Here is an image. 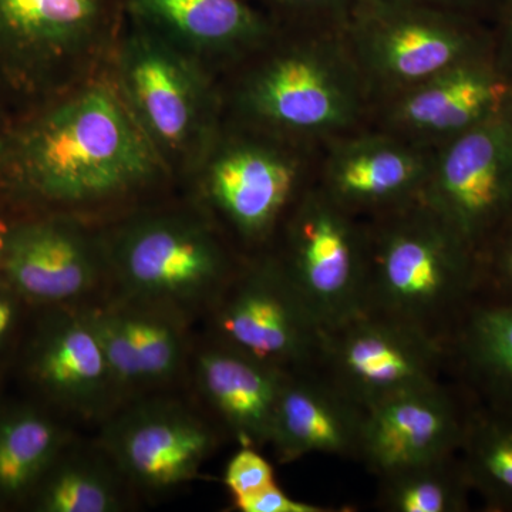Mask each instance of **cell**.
<instances>
[{"label": "cell", "instance_id": "31", "mask_svg": "<svg viewBox=\"0 0 512 512\" xmlns=\"http://www.w3.org/2000/svg\"><path fill=\"white\" fill-rule=\"evenodd\" d=\"M224 484L232 500L248 497L276 484L274 467L255 447L241 446L228 461Z\"/></svg>", "mask_w": 512, "mask_h": 512}, {"label": "cell", "instance_id": "16", "mask_svg": "<svg viewBox=\"0 0 512 512\" xmlns=\"http://www.w3.org/2000/svg\"><path fill=\"white\" fill-rule=\"evenodd\" d=\"M511 96L512 79L491 53L376 104L369 124L434 150L503 113Z\"/></svg>", "mask_w": 512, "mask_h": 512}, {"label": "cell", "instance_id": "14", "mask_svg": "<svg viewBox=\"0 0 512 512\" xmlns=\"http://www.w3.org/2000/svg\"><path fill=\"white\" fill-rule=\"evenodd\" d=\"M421 200L480 256L512 217V120L505 110L434 148Z\"/></svg>", "mask_w": 512, "mask_h": 512}, {"label": "cell", "instance_id": "32", "mask_svg": "<svg viewBox=\"0 0 512 512\" xmlns=\"http://www.w3.org/2000/svg\"><path fill=\"white\" fill-rule=\"evenodd\" d=\"M232 504L241 512H320L318 505L293 500L274 484L248 497L235 498Z\"/></svg>", "mask_w": 512, "mask_h": 512}, {"label": "cell", "instance_id": "29", "mask_svg": "<svg viewBox=\"0 0 512 512\" xmlns=\"http://www.w3.org/2000/svg\"><path fill=\"white\" fill-rule=\"evenodd\" d=\"M33 312L35 308L0 276V376L15 367Z\"/></svg>", "mask_w": 512, "mask_h": 512}, {"label": "cell", "instance_id": "1", "mask_svg": "<svg viewBox=\"0 0 512 512\" xmlns=\"http://www.w3.org/2000/svg\"><path fill=\"white\" fill-rule=\"evenodd\" d=\"M175 192L110 64L13 116L0 138V215L50 212L103 225Z\"/></svg>", "mask_w": 512, "mask_h": 512}, {"label": "cell", "instance_id": "22", "mask_svg": "<svg viewBox=\"0 0 512 512\" xmlns=\"http://www.w3.org/2000/svg\"><path fill=\"white\" fill-rule=\"evenodd\" d=\"M362 421L332 390L288 373L276 403L269 444L281 463L313 453H348L360 448Z\"/></svg>", "mask_w": 512, "mask_h": 512}, {"label": "cell", "instance_id": "20", "mask_svg": "<svg viewBox=\"0 0 512 512\" xmlns=\"http://www.w3.org/2000/svg\"><path fill=\"white\" fill-rule=\"evenodd\" d=\"M286 375L202 333L192 343L185 390L241 446L258 448L271 439Z\"/></svg>", "mask_w": 512, "mask_h": 512}, {"label": "cell", "instance_id": "25", "mask_svg": "<svg viewBox=\"0 0 512 512\" xmlns=\"http://www.w3.org/2000/svg\"><path fill=\"white\" fill-rule=\"evenodd\" d=\"M458 352L488 409L512 417V303H470L458 333Z\"/></svg>", "mask_w": 512, "mask_h": 512}, {"label": "cell", "instance_id": "21", "mask_svg": "<svg viewBox=\"0 0 512 512\" xmlns=\"http://www.w3.org/2000/svg\"><path fill=\"white\" fill-rule=\"evenodd\" d=\"M366 410L360 450L386 476L450 457L461 447L470 417L461 416L437 384Z\"/></svg>", "mask_w": 512, "mask_h": 512}, {"label": "cell", "instance_id": "5", "mask_svg": "<svg viewBox=\"0 0 512 512\" xmlns=\"http://www.w3.org/2000/svg\"><path fill=\"white\" fill-rule=\"evenodd\" d=\"M124 0H0V103L25 113L106 69Z\"/></svg>", "mask_w": 512, "mask_h": 512}, {"label": "cell", "instance_id": "33", "mask_svg": "<svg viewBox=\"0 0 512 512\" xmlns=\"http://www.w3.org/2000/svg\"><path fill=\"white\" fill-rule=\"evenodd\" d=\"M493 15V52L498 66L512 79V0H497Z\"/></svg>", "mask_w": 512, "mask_h": 512}, {"label": "cell", "instance_id": "13", "mask_svg": "<svg viewBox=\"0 0 512 512\" xmlns=\"http://www.w3.org/2000/svg\"><path fill=\"white\" fill-rule=\"evenodd\" d=\"M13 370L32 399L73 423L99 426L121 406L86 308L35 309Z\"/></svg>", "mask_w": 512, "mask_h": 512}, {"label": "cell", "instance_id": "10", "mask_svg": "<svg viewBox=\"0 0 512 512\" xmlns=\"http://www.w3.org/2000/svg\"><path fill=\"white\" fill-rule=\"evenodd\" d=\"M0 276L35 309L93 305L111 292L103 225L50 212L0 215Z\"/></svg>", "mask_w": 512, "mask_h": 512}, {"label": "cell", "instance_id": "6", "mask_svg": "<svg viewBox=\"0 0 512 512\" xmlns=\"http://www.w3.org/2000/svg\"><path fill=\"white\" fill-rule=\"evenodd\" d=\"M110 70L180 191L224 119L220 79L127 18Z\"/></svg>", "mask_w": 512, "mask_h": 512}, {"label": "cell", "instance_id": "12", "mask_svg": "<svg viewBox=\"0 0 512 512\" xmlns=\"http://www.w3.org/2000/svg\"><path fill=\"white\" fill-rule=\"evenodd\" d=\"M202 320L212 339L285 373L325 343L326 330L271 251L244 256Z\"/></svg>", "mask_w": 512, "mask_h": 512}, {"label": "cell", "instance_id": "11", "mask_svg": "<svg viewBox=\"0 0 512 512\" xmlns=\"http://www.w3.org/2000/svg\"><path fill=\"white\" fill-rule=\"evenodd\" d=\"M97 427L96 439L138 498L192 483L220 444V427L187 390L121 404Z\"/></svg>", "mask_w": 512, "mask_h": 512}, {"label": "cell", "instance_id": "3", "mask_svg": "<svg viewBox=\"0 0 512 512\" xmlns=\"http://www.w3.org/2000/svg\"><path fill=\"white\" fill-rule=\"evenodd\" d=\"M111 292L197 322L241 265L227 237L181 192L103 224Z\"/></svg>", "mask_w": 512, "mask_h": 512}, {"label": "cell", "instance_id": "2", "mask_svg": "<svg viewBox=\"0 0 512 512\" xmlns=\"http://www.w3.org/2000/svg\"><path fill=\"white\" fill-rule=\"evenodd\" d=\"M224 119L320 148L369 126L373 101L342 29L279 28L220 77Z\"/></svg>", "mask_w": 512, "mask_h": 512}, {"label": "cell", "instance_id": "9", "mask_svg": "<svg viewBox=\"0 0 512 512\" xmlns=\"http://www.w3.org/2000/svg\"><path fill=\"white\" fill-rule=\"evenodd\" d=\"M269 251L326 332L363 312L366 229L315 180L293 205Z\"/></svg>", "mask_w": 512, "mask_h": 512}, {"label": "cell", "instance_id": "18", "mask_svg": "<svg viewBox=\"0 0 512 512\" xmlns=\"http://www.w3.org/2000/svg\"><path fill=\"white\" fill-rule=\"evenodd\" d=\"M126 18L220 79L281 26L248 0H124Z\"/></svg>", "mask_w": 512, "mask_h": 512}, {"label": "cell", "instance_id": "34", "mask_svg": "<svg viewBox=\"0 0 512 512\" xmlns=\"http://www.w3.org/2000/svg\"><path fill=\"white\" fill-rule=\"evenodd\" d=\"M403 2L419 3L434 8L454 10L466 15L483 18L485 13H493L497 0H403Z\"/></svg>", "mask_w": 512, "mask_h": 512}, {"label": "cell", "instance_id": "30", "mask_svg": "<svg viewBox=\"0 0 512 512\" xmlns=\"http://www.w3.org/2000/svg\"><path fill=\"white\" fill-rule=\"evenodd\" d=\"M481 288L491 292V301L512 303V217L481 249Z\"/></svg>", "mask_w": 512, "mask_h": 512}, {"label": "cell", "instance_id": "24", "mask_svg": "<svg viewBox=\"0 0 512 512\" xmlns=\"http://www.w3.org/2000/svg\"><path fill=\"white\" fill-rule=\"evenodd\" d=\"M137 498L99 440H82L76 434L37 485L26 510L123 512Z\"/></svg>", "mask_w": 512, "mask_h": 512}, {"label": "cell", "instance_id": "28", "mask_svg": "<svg viewBox=\"0 0 512 512\" xmlns=\"http://www.w3.org/2000/svg\"><path fill=\"white\" fill-rule=\"evenodd\" d=\"M282 28L342 29L363 0H248Z\"/></svg>", "mask_w": 512, "mask_h": 512}, {"label": "cell", "instance_id": "36", "mask_svg": "<svg viewBox=\"0 0 512 512\" xmlns=\"http://www.w3.org/2000/svg\"><path fill=\"white\" fill-rule=\"evenodd\" d=\"M505 113H507V116L512 120V96L510 101H508L507 107H505Z\"/></svg>", "mask_w": 512, "mask_h": 512}, {"label": "cell", "instance_id": "23", "mask_svg": "<svg viewBox=\"0 0 512 512\" xmlns=\"http://www.w3.org/2000/svg\"><path fill=\"white\" fill-rule=\"evenodd\" d=\"M72 423L32 397L0 403V510H26L37 485L76 436Z\"/></svg>", "mask_w": 512, "mask_h": 512}, {"label": "cell", "instance_id": "7", "mask_svg": "<svg viewBox=\"0 0 512 512\" xmlns=\"http://www.w3.org/2000/svg\"><path fill=\"white\" fill-rule=\"evenodd\" d=\"M366 237V288L397 319L473 302L480 256L421 198L376 215Z\"/></svg>", "mask_w": 512, "mask_h": 512}, {"label": "cell", "instance_id": "15", "mask_svg": "<svg viewBox=\"0 0 512 512\" xmlns=\"http://www.w3.org/2000/svg\"><path fill=\"white\" fill-rule=\"evenodd\" d=\"M121 404L185 390L194 322L165 306L110 292L86 306Z\"/></svg>", "mask_w": 512, "mask_h": 512}, {"label": "cell", "instance_id": "8", "mask_svg": "<svg viewBox=\"0 0 512 512\" xmlns=\"http://www.w3.org/2000/svg\"><path fill=\"white\" fill-rule=\"evenodd\" d=\"M342 35L373 107L454 64L494 53L480 18L403 0H363Z\"/></svg>", "mask_w": 512, "mask_h": 512}, {"label": "cell", "instance_id": "17", "mask_svg": "<svg viewBox=\"0 0 512 512\" xmlns=\"http://www.w3.org/2000/svg\"><path fill=\"white\" fill-rule=\"evenodd\" d=\"M433 156L431 148L369 124L319 148L315 183L352 214L379 215L421 198Z\"/></svg>", "mask_w": 512, "mask_h": 512}, {"label": "cell", "instance_id": "19", "mask_svg": "<svg viewBox=\"0 0 512 512\" xmlns=\"http://www.w3.org/2000/svg\"><path fill=\"white\" fill-rule=\"evenodd\" d=\"M365 311L328 330V349L336 372L363 406L399 394L436 386L433 346L400 319H370Z\"/></svg>", "mask_w": 512, "mask_h": 512}, {"label": "cell", "instance_id": "4", "mask_svg": "<svg viewBox=\"0 0 512 512\" xmlns=\"http://www.w3.org/2000/svg\"><path fill=\"white\" fill-rule=\"evenodd\" d=\"M319 148L222 119L180 188L242 256L269 251L303 191L315 180Z\"/></svg>", "mask_w": 512, "mask_h": 512}, {"label": "cell", "instance_id": "37", "mask_svg": "<svg viewBox=\"0 0 512 512\" xmlns=\"http://www.w3.org/2000/svg\"><path fill=\"white\" fill-rule=\"evenodd\" d=\"M3 380H5V377L0 376V386H2Z\"/></svg>", "mask_w": 512, "mask_h": 512}, {"label": "cell", "instance_id": "26", "mask_svg": "<svg viewBox=\"0 0 512 512\" xmlns=\"http://www.w3.org/2000/svg\"><path fill=\"white\" fill-rule=\"evenodd\" d=\"M460 450L473 491L488 507L512 511V417L488 407L470 413Z\"/></svg>", "mask_w": 512, "mask_h": 512}, {"label": "cell", "instance_id": "35", "mask_svg": "<svg viewBox=\"0 0 512 512\" xmlns=\"http://www.w3.org/2000/svg\"><path fill=\"white\" fill-rule=\"evenodd\" d=\"M12 117V113H10V111L0 103V138L5 134L6 128H8Z\"/></svg>", "mask_w": 512, "mask_h": 512}, {"label": "cell", "instance_id": "27", "mask_svg": "<svg viewBox=\"0 0 512 512\" xmlns=\"http://www.w3.org/2000/svg\"><path fill=\"white\" fill-rule=\"evenodd\" d=\"M450 457L390 474L386 498L399 512H460L467 510L473 491L463 463Z\"/></svg>", "mask_w": 512, "mask_h": 512}]
</instances>
